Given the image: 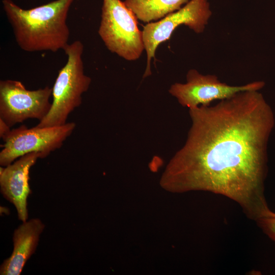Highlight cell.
I'll list each match as a JSON object with an SVG mask.
<instances>
[{
  "label": "cell",
  "instance_id": "obj_1",
  "mask_svg": "<svg viewBox=\"0 0 275 275\" xmlns=\"http://www.w3.org/2000/svg\"><path fill=\"white\" fill-rule=\"evenodd\" d=\"M186 141L160 178L172 193L209 191L238 203L256 221L268 209L264 195L273 112L259 90L189 109Z\"/></svg>",
  "mask_w": 275,
  "mask_h": 275
},
{
  "label": "cell",
  "instance_id": "obj_2",
  "mask_svg": "<svg viewBox=\"0 0 275 275\" xmlns=\"http://www.w3.org/2000/svg\"><path fill=\"white\" fill-rule=\"evenodd\" d=\"M73 1L56 0L30 9H22L11 0H3L2 4L21 49L56 52L69 44L67 18Z\"/></svg>",
  "mask_w": 275,
  "mask_h": 275
},
{
  "label": "cell",
  "instance_id": "obj_3",
  "mask_svg": "<svg viewBox=\"0 0 275 275\" xmlns=\"http://www.w3.org/2000/svg\"><path fill=\"white\" fill-rule=\"evenodd\" d=\"M67 57L59 71L52 88V102L46 116L36 126H58L65 124L69 115L82 102V95L88 91L91 78L84 72L82 54L84 45L76 40L63 50Z\"/></svg>",
  "mask_w": 275,
  "mask_h": 275
},
{
  "label": "cell",
  "instance_id": "obj_4",
  "mask_svg": "<svg viewBox=\"0 0 275 275\" xmlns=\"http://www.w3.org/2000/svg\"><path fill=\"white\" fill-rule=\"evenodd\" d=\"M98 34L107 48L128 61L138 59L145 49L137 18L121 0H103Z\"/></svg>",
  "mask_w": 275,
  "mask_h": 275
},
{
  "label": "cell",
  "instance_id": "obj_5",
  "mask_svg": "<svg viewBox=\"0 0 275 275\" xmlns=\"http://www.w3.org/2000/svg\"><path fill=\"white\" fill-rule=\"evenodd\" d=\"M76 127L74 122L45 127L28 128L24 125L11 130L3 140L0 152L1 166L6 167L30 153H40L43 158L60 148Z\"/></svg>",
  "mask_w": 275,
  "mask_h": 275
},
{
  "label": "cell",
  "instance_id": "obj_6",
  "mask_svg": "<svg viewBox=\"0 0 275 275\" xmlns=\"http://www.w3.org/2000/svg\"><path fill=\"white\" fill-rule=\"evenodd\" d=\"M212 15L208 0H190L178 10L156 22H150L142 31L147 66L143 77L151 74V61L158 45L168 40L174 30L184 24L197 34L204 32Z\"/></svg>",
  "mask_w": 275,
  "mask_h": 275
},
{
  "label": "cell",
  "instance_id": "obj_7",
  "mask_svg": "<svg viewBox=\"0 0 275 275\" xmlns=\"http://www.w3.org/2000/svg\"><path fill=\"white\" fill-rule=\"evenodd\" d=\"M52 88L29 90L20 81H0V118L10 127L29 119L42 120L49 112Z\"/></svg>",
  "mask_w": 275,
  "mask_h": 275
},
{
  "label": "cell",
  "instance_id": "obj_8",
  "mask_svg": "<svg viewBox=\"0 0 275 275\" xmlns=\"http://www.w3.org/2000/svg\"><path fill=\"white\" fill-rule=\"evenodd\" d=\"M186 79L185 83L172 85L169 92L181 106L188 109L210 105L213 101L230 98L241 91H260L265 86V82L261 80L231 86L221 82L215 75L202 74L196 69L189 70Z\"/></svg>",
  "mask_w": 275,
  "mask_h": 275
},
{
  "label": "cell",
  "instance_id": "obj_9",
  "mask_svg": "<svg viewBox=\"0 0 275 275\" xmlns=\"http://www.w3.org/2000/svg\"><path fill=\"white\" fill-rule=\"evenodd\" d=\"M38 158L37 152L26 154L12 163L0 168V190L3 196L15 207L18 219H28V198L32 193L29 185L30 170Z\"/></svg>",
  "mask_w": 275,
  "mask_h": 275
},
{
  "label": "cell",
  "instance_id": "obj_10",
  "mask_svg": "<svg viewBox=\"0 0 275 275\" xmlns=\"http://www.w3.org/2000/svg\"><path fill=\"white\" fill-rule=\"evenodd\" d=\"M45 225L38 218L23 222L13 235V249L0 266L1 275H19L36 250Z\"/></svg>",
  "mask_w": 275,
  "mask_h": 275
},
{
  "label": "cell",
  "instance_id": "obj_11",
  "mask_svg": "<svg viewBox=\"0 0 275 275\" xmlns=\"http://www.w3.org/2000/svg\"><path fill=\"white\" fill-rule=\"evenodd\" d=\"M190 0H125L138 19L149 23L180 9Z\"/></svg>",
  "mask_w": 275,
  "mask_h": 275
},
{
  "label": "cell",
  "instance_id": "obj_12",
  "mask_svg": "<svg viewBox=\"0 0 275 275\" xmlns=\"http://www.w3.org/2000/svg\"><path fill=\"white\" fill-rule=\"evenodd\" d=\"M256 221L264 233L275 242V213L268 209Z\"/></svg>",
  "mask_w": 275,
  "mask_h": 275
},
{
  "label": "cell",
  "instance_id": "obj_13",
  "mask_svg": "<svg viewBox=\"0 0 275 275\" xmlns=\"http://www.w3.org/2000/svg\"><path fill=\"white\" fill-rule=\"evenodd\" d=\"M10 127L1 118H0V137L4 140L10 133L11 130Z\"/></svg>",
  "mask_w": 275,
  "mask_h": 275
}]
</instances>
